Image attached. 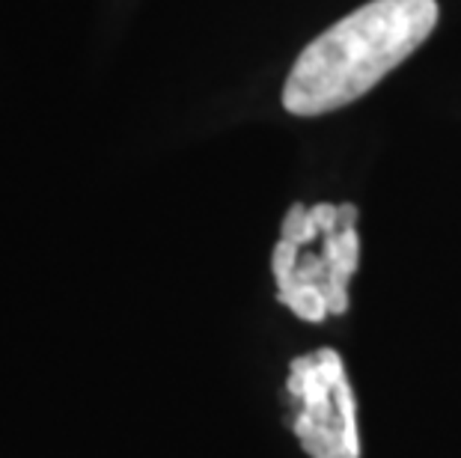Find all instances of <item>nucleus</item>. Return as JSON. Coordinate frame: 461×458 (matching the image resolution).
Wrapping results in <instances>:
<instances>
[{"label":"nucleus","mask_w":461,"mask_h":458,"mask_svg":"<svg viewBox=\"0 0 461 458\" xmlns=\"http://www.w3.org/2000/svg\"><path fill=\"white\" fill-rule=\"evenodd\" d=\"M286 393L295 405L292 432L303 453L310 458H360L355 390L333 348H316L292 360Z\"/></svg>","instance_id":"obj_3"},{"label":"nucleus","mask_w":461,"mask_h":458,"mask_svg":"<svg viewBox=\"0 0 461 458\" xmlns=\"http://www.w3.org/2000/svg\"><path fill=\"white\" fill-rule=\"evenodd\" d=\"M438 0H372L303 48L283 86V107L321 116L366 95L438 27Z\"/></svg>","instance_id":"obj_1"},{"label":"nucleus","mask_w":461,"mask_h":458,"mask_svg":"<svg viewBox=\"0 0 461 458\" xmlns=\"http://www.w3.org/2000/svg\"><path fill=\"white\" fill-rule=\"evenodd\" d=\"M360 262L357 206L295 202L271 253L277 301L303 321H325L348 310V280Z\"/></svg>","instance_id":"obj_2"}]
</instances>
